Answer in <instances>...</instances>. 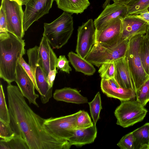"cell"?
Segmentation results:
<instances>
[{"label": "cell", "instance_id": "7402d4cb", "mask_svg": "<svg viewBox=\"0 0 149 149\" xmlns=\"http://www.w3.org/2000/svg\"><path fill=\"white\" fill-rule=\"evenodd\" d=\"M58 8L69 13L77 14L84 12L90 6L88 0H55Z\"/></svg>", "mask_w": 149, "mask_h": 149}, {"label": "cell", "instance_id": "8992f818", "mask_svg": "<svg viewBox=\"0 0 149 149\" xmlns=\"http://www.w3.org/2000/svg\"><path fill=\"white\" fill-rule=\"evenodd\" d=\"M129 40H120V43L113 47H105L95 43L85 59L98 67L104 63L114 61L125 56Z\"/></svg>", "mask_w": 149, "mask_h": 149}, {"label": "cell", "instance_id": "7bdbcfd3", "mask_svg": "<svg viewBox=\"0 0 149 149\" xmlns=\"http://www.w3.org/2000/svg\"></svg>", "mask_w": 149, "mask_h": 149}, {"label": "cell", "instance_id": "e575fe53", "mask_svg": "<svg viewBox=\"0 0 149 149\" xmlns=\"http://www.w3.org/2000/svg\"><path fill=\"white\" fill-rule=\"evenodd\" d=\"M69 62L65 55H60L57 59L56 68L62 71L69 74L72 70Z\"/></svg>", "mask_w": 149, "mask_h": 149}, {"label": "cell", "instance_id": "83f0119b", "mask_svg": "<svg viewBox=\"0 0 149 149\" xmlns=\"http://www.w3.org/2000/svg\"><path fill=\"white\" fill-rule=\"evenodd\" d=\"M136 100L144 107L149 101V79L136 91Z\"/></svg>", "mask_w": 149, "mask_h": 149}, {"label": "cell", "instance_id": "277c9868", "mask_svg": "<svg viewBox=\"0 0 149 149\" xmlns=\"http://www.w3.org/2000/svg\"><path fill=\"white\" fill-rule=\"evenodd\" d=\"M144 35H136L130 39L125 55L134 82L136 91L149 79V75L143 68L139 54L140 44Z\"/></svg>", "mask_w": 149, "mask_h": 149}, {"label": "cell", "instance_id": "ab89813d", "mask_svg": "<svg viewBox=\"0 0 149 149\" xmlns=\"http://www.w3.org/2000/svg\"><path fill=\"white\" fill-rule=\"evenodd\" d=\"M29 0H17V1L20 5H25Z\"/></svg>", "mask_w": 149, "mask_h": 149}, {"label": "cell", "instance_id": "d590c367", "mask_svg": "<svg viewBox=\"0 0 149 149\" xmlns=\"http://www.w3.org/2000/svg\"><path fill=\"white\" fill-rule=\"evenodd\" d=\"M18 63L22 66L32 80L35 85V88L40 93V92L37 87L34 73L31 67L25 62L23 57L20 58Z\"/></svg>", "mask_w": 149, "mask_h": 149}, {"label": "cell", "instance_id": "4dcf8cb0", "mask_svg": "<svg viewBox=\"0 0 149 149\" xmlns=\"http://www.w3.org/2000/svg\"><path fill=\"white\" fill-rule=\"evenodd\" d=\"M127 6V15L137 14L148 9L149 7V0H139Z\"/></svg>", "mask_w": 149, "mask_h": 149}, {"label": "cell", "instance_id": "5b68a950", "mask_svg": "<svg viewBox=\"0 0 149 149\" xmlns=\"http://www.w3.org/2000/svg\"><path fill=\"white\" fill-rule=\"evenodd\" d=\"M144 107L134 100L121 101L114 112L116 124L126 128L141 121L148 112Z\"/></svg>", "mask_w": 149, "mask_h": 149}, {"label": "cell", "instance_id": "cb8c5ba5", "mask_svg": "<svg viewBox=\"0 0 149 149\" xmlns=\"http://www.w3.org/2000/svg\"><path fill=\"white\" fill-rule=\"evenodd\" d=\"M0 149H29V148L24 139L15 134L8 141L0 139Z\"/></svg>", "mask_w": 149, "mask_h": 149}, {"label": "cell", "instance_id": "b9f144b4", "mask_svg": "<svg viewBox=\"0 0 149 149\" xmlns=\"http://www.w3.org/2000/svg\"><path fill=\"white\" fill-rule=\"evenodd\" d=\"M15 0V1H17V0Z\"/></svg>", "mask_w": 149, "mask_h": 149}, {"label": "cell", "instance_id": "9a60e30c", "mask_svg": "<svg viewBox=\"0 0 149 149\" xmlns=\"http://www.w3.org/2000/svg\"><path fill=\"white\" fill-rule=\"evenodd\" d=\"M100 87L102 91L107 97L118 99L120 101L134 100L136 97L134 91L122 88L114 78L102 79Z\"/></svg>", "mask_w": 149, "mask_h": 149}, {"label": "cell", "instance_id": "4fadbf2b", "mask_svg": "<svg viewBox=\"0 0 149 149\" xmlns=\"http://www.w3.org/2000/svg\"><path fill=\"white\" fill-rule=\"evenodd\" d=\"M127 6L113 3L107 5L94 21L96 31H98L114 19L123 18L128 15Z\"/></svg>", "mask_w": 149, "mask_h": 149}, {"label": "cell", "instance_id": "6da1fadb", "mask_svg": "<svg viewBox=\"0 0 149 149\" xmlns=\"http://www.w3.org/2000/svg\"><path fill=\"white\" fill-rule=\"evenodd\" d=\"M7 92L10 121L16 134L25 141L29 149H69L68 140L57 138L45 128L44 119L34 112L26 102L18 86L8 84Z\"/></svg>", "mask_w": 149, "mask_h": 149}, {"label": "cell", "instance_id": "8d00e7d4", "mask_svg": "<svg viewBox=\"0 0 149 149\" xmlns=\"http://www.w3.org/2000/svg\"><path fill=\"white\" fill-rule=\"evenodd\" d=\"M128 15L140 19L149 24V10L148 9L144 10L137 14Z\"/></svg>", "mask_w": 149, "mask_h": 149}, {"label": "cell", "instance_id": "3957f363", "mask_svg": "<svg viewBox=\"0 0 149 149\" xmlns=\"http://www.w3.org/2000/svg\"><path fill=\"white\" fill-rule=\"evenodd\" d=\"M43 36L54 49L61 48L68 42L74 30L73 17L64 12L58 18L50 23L44 24Z\"/></svg>", "mask_w": 149, "mask_h": 149}, {"label": "cell", "instance_id": "52a82bcc", "mask_svg": "<svg viewBox=\"0 0 149 149\" xmlns=\"http://www.w3.org/2000/svg\"><path fill=\"white\" fill-rule=\"evenodd\" d=\"M29 64L31 68L36 84L40 92V99L43 104L47 103L52 95V88L48 84L47 76L42 65L39 53V47L36 45L27 51Z\"/></svg>", "mask_w": 149, "mask_h": 149}, {"label": "cell", "instance_id": "7a4b0ae2", "mask_svg": "<svg viewBox=\"0 0 149 149\" xmlns=\"http://www.w3.org/2000/svg\"><path fill=\"white\" fill-rule=\"evenodd\" d=\"M25 45L24 40L10 33L0 39V77L8 84L15 81L17 64L26 53Z\"/></svg>", "mask_w": 149, "mask_h": 149}, {"label": "cell", "instance_id": "44dd1931", "mask_svg": "<svg viewBox=\"0 0 149 149\" xmlns=\"http://www.w3.org/2000/svg\"><path fill=\"white\" fill-rule=\"evenodd\" d=\"M69 61L77 72L82 73L85 75H93L96 70L93 65L78 54L72 51L68 55Z\"/></svg>", "mask_w": 149, "mask_h": 149}, {"label": "cell", "instance_id": "ac0fdd59", "mask_svg": "<svg viewBox=\"0 0 149 149\" xmlns=\"http://www.w3.org/2000/svg\"><path fill=\"white\" fill-rule=\"evenodd\" d=\"M50 45L47 38L43 36L39 47V53L42 65L47 77L50 70L56 68L58 59Z\"/></svg>", "mask_w": 149, "mask_h": 149}, {"label": "cell", "instance_id": "f1b7e54d", "mask_svg": "<svg viewBox=\"0 0 149 149\" xmlns=\"http://www.w3.org/2000/svg\"><path fill=\"white\" fill-rule=\"evenodd\" d=\"M98 72L102 79H108L114 78L115 67L114 61L102 64L100 67Z\"/></svg>", "mask_w": 149, "mask_h": 149}, {"label": "cell", "instance_id": "5bb4252c", "mask_svg": "<svg viewBox=\"0 0 149 149\" xmlns=\"http://www.w3.org/2000/svg\"><path fill=\"white\" fill-rule=\"evenodd\" d=\"M15 81L22 95L28 100L29 104H32L38 107L36 100L39 97V95L35 92L34 84L19 63L16 70Z\"/></svg>", "mask_w": 149, "mask_h": 149}, {"label": "cell", "instance_id": "74e56055", "mask_svg": "<svg viewBox=\"0 0 149 149\" xmlns=\"http://www.w3.org/2000/svg\"><path fill=\"white\" fill-rule=\"evenodd\" d=\"M57 71L56 68L53 70H50L47 77V81L49 86L50 88H52L54 82Z\"/></svg>", "mask_w": 149, "mask_h": 149}, {"label": "cell", "instance_id": "30bf717a", "mask_svg": "<svg viewBox=\"0 0 149 149\" xmlns=\"http://www.w3.org/2000/svg\"><path fill=\"white\" fill-rule=\"evenodd\" d=\"M122 31L121 19H114L100 30L96 31L95 43L113 47L120 42Z\"/></svg>", "mask_w": 149, "mask_h": 149}, {"label": "cell", "instance_id": "836d02e7", "mask_svg": "<svg viewBox=\"0 0 149 149\" xmlns=\"http://www.w3.org/2000/svg\"><path fill=\"white\" fill-rule=\"evenodd\" d=\"M9 34L5 10L3 6L1 5L0 9V39L7 37Z\"/></svg>", "mask_w": 149, "mask_h": 149}, {"label": "cell", "instance_id": "f546056e", "mask_svg": "<svg viewBox=\"0 0 149 149\" xmlns=\"http://www.w3.org/2000/svg\"><path fill=\"white\" fill-rule=\"evenodd\" d=\"M76 129H84L90 127L94 125L88 113L84 110H81L77 118Z\"/></svg>", "mask_w": 149, "mask_h": 149}, {"label": "cell", "instance_id": "8fae6325", "mask_svg": "<svg viewBox=\"0 0 149 149\" xmlns=\"http://www.w3.org/2000/svg\"><path fill=\"white\" fill-rule=\"evenodd\" d=\"M95 32L94 21L91 19L78 27L76 52L84 58L88 54L95 43Z\"/></svg>", "mask_w": 149, "mask_h": 149}, {"label": "cell", "instance_id": "1f68e13d", "mask_svg": "<svg viewBox=\"0 0 149 149\" xmlns=\"http://www.w3.org/2000/svg\"><path fill=\"white\" fill-rule=\"evenodd\" d=\"M15 134L12 130L9 124L0 120V137L1 139L7 141L13 137Z\"/></svg>", "mask_w": 149, "mask_h": 149}, {"label": "cell", "instance_id": "60d3db41", "mask_svg": "<svg viewBox=\"0 0 149 149\" xmlns=\"http://www.w3.org/2000/svg\"><path fill=\"white\" fill-rule=\"evenodd\" d=\"M148 10H149V7L148 8Z\"/></svg>", "mask_w": 149, "mask_h": 149}, {"label": "cell", "instance_id": "d6a6232c", "mask_svg": "<svg viewBox=\"0 0 149 149\" xmlns=\"http://www.w3.org/2000/svg\"><path fill=\"white\" fill-rule=\"evenodd\" d=\"M117 145L121 149H134L132 132L123 136L117 143Z\"/></svg>", "mask_w": 149, "mask_h": 149}, {"label": "cell", "instance_id": "f35d334b", "mask_svg": "<svg viewBox=\"0 0 149 149\" xmlns=\"http://www.w3.org/2000/svg\"><path fill=\"white\" fill-rule=\"evenodd\" d=\"M114 3L125 4L127 6L138 1L139 0H111ZM111 0H106L103 4V8H104L107 5L109 4Z\"/></svg>", "mask_w": 149, "mask_h": 149}, {"label": "cell", "instance_id": "603a6c76", "mask_svg": "<svg viewBox=\"0 0 149 149\" xmlns=\"http://www.w3.org/2000/svg\"><path fill=\"white\" fill-rule=\"evenodd\" d=\"M134 149H149V123L132 132Z\"/></svg>", "mask_w": 149, "mask_h": 149}, {"label": "cell", "instance_id": "7c38bea8", "mask_svg": "<svg viewBox=\"0 0 149 149\" xmlns=\"http://www.w3.org/2000/svg\"><path fill=\"white\" fill-rule=\"evenodd\" d=\"M54 0H29L24 12L23 28L24 32L31 25L44 15L48 14Z\"/></svg>", "mask_w": 149, "mask_h": 149}, {"label": "cell", "instance_id": "e0dca14e", "mask_svg": "<svg viewBox=\"0 0 149 149\" xmlns=\"http://www.w3.org/2000/svg\"><path fill=\"white\" fill-rule=\"evenodd\" d=\"M115 67L114 78L120 86L136 92L134 82L125 57L114 61Z\"/></svg>", "mask_w": 149, "mask_h": 149}, {"label": "cell", "instance_id": "d6986e66", "mask_svg": "<svg viewBox=\"0 0 149 149\" xmlns=\"http://www.w3.org/2000/svg\"><path fill=\"white\" fill-rule=\"evenodd\" d=\"M97 134L96 125L84 129H76L73 136L68 140L70 144L81 147L94 142Z\"/></svg>", "mask_w": 149, "mask_h": 149}, {"label": "cell", "instance_id": "d4e9b609", "mask_svg": "<svg viewBox=\"0 0 149 149\" xmlns=\"http://www.w3.org/2000/svg\"><path fill=\"white\" fill-rule=\"evenodd\" d=\"M139 54L143 68L149 75V39L145 34L140 43Z\"/></svg>", "mask_w": 149, "mask_h": 149}, {"label": "cell", "instance_id": "ba28073f", "mask_svg": "<svg viewBox=\"0 0 149 149\" xmlns=\"http://www.w3.org/2000/svg\"><path fill=\"white\" fill-rule=\"evenodd\" d=\"M81 111L67 116L45 119L44 127L54 136L68 141L76 129V119Z\"/></svg>", "mask_w": 149, "mask_h": 149}, {"label": "cell", "instance_id": "ffe728a7", "mask_svg": "<svg viewBox=\"0 0 149 149\" xmlns=\"http://www.w3.org/2000/svg\"><path fill=\"white\" fill-rule=\"evenodd\" d=\"M53 97L57 101L77 104L88 102L86 97L82 95L77 89L70 87L56 90L53 94Z\"/></svg>", "mask_w": 149, "mask_h": 149}, {"label": "cell", "instance_id": "9c48e42d", "mask_svg": "<svg viewBox=\"0 0 149 149\" xmlns=\"http://www.w3.org/2000/svg\"><path fill=\"white\" fill-rule=\"evenodd\" d=\"M1 5L5 10L8 32L18 38L22 39L24 32L22 5L14 0H2Z\"/></svg>", "mask_w": 149, "mask_h": 149}, {"label": "cell", "instance_id": "484cf974", "mask_svg": "<svg viewBox=\"0 0 149 149\" xmlns=\"http://www.w3.org/2000/svg\"><path fill=\"white\" fill-rule=\"evenodd\" d=\"M91 116L94 125L100 118V114L102 109L101 95L99 92L95 95L93 100L88 103Z\"/></svg>", "mask_w": 149, "mask_h": 149}, {"label": "cell", "instance_id": "4316f807", "mask_svg": "<svg viewBox=\"0 0 149 149\" xmlns=\"http://www.w3.org/2000/svg\"><path fill=\"white\" fill-rule=\"evenodd\" d=\"M0 120L9 124L10 117L8 108L2 85L0 86Z\"/></svg>", "mask_w": 149, "mask_h": 149}, {"label": "cell", "instance_id": "2e32d148", "mask_svg": "<svg viewBox=\"0 0 149 149\" xmlns=\"http://www.w3.org/2000/svg\"><path fill=\"white\" fill-rule=\"evenodd\" d=\"M121 19L122 31L120 40H130L135 36L146 33L148 24L143 20L129 15Z\"/></svg>", "mask_w": 149, "mask_h": 149}]
</instances>
